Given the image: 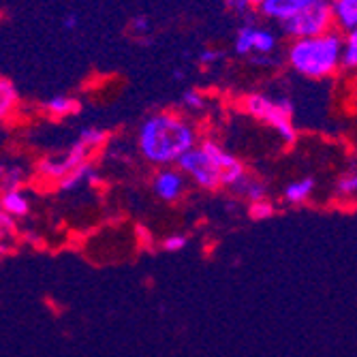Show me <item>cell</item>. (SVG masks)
<instances>
[{
	"label": "cell",
	"mask_w": 357,
	"mask_h": 357,
	"mask_svg": "<svg viewBox=\"0 0 357 357\" xmlns=\"http://www.w3.org/2000/svg\"><path fill=\"white\" fill-rule=\"evenodd\" d=\"M199 133L186 116L178 112H154L137 128V150L156 167L178 165V160L197 146Z\"/></svg>",
	"instance_id": "1"
},
{
	"label": "cell",
	"mask_w": 357,
	"mask_h": 357,
	"mask_svg": "<svg viewBox=\"0 0 357 357\" xmlns=\"http://www.w3.org/2000/svg\"><path fill=\"white\" fill-rule=\"evenodd\" d=\"M344 37L338 30L319 37L294 39L287 47V62L298 75L308 79H326L342 67Z\"/></svg>",
	"instance_id": "2"
},
{
	"label": "cell",
	"mask_w": 357,
	"mask_h": 357,
	"mask_svg": "<svg viewBox=\"0 0 357 357\" xmlns=\"http://www.w3.org/2000/svg\"><path fill=\"white\" fill-rule=\"evenodd\" d=\"M244 112L255 120L274 128L276 135L291 146L298 139V131L294 124V105L287 96H274L266 92H252L242 101Z\"/></svg>",
	"instance_id": "3"
},
{
	"label": "cell",
	"mask_w": 357,
	"mask_h": 357,
	"mask_svg": "<svg viewBox=\"0 0 357 357\" xmlns=\"http://www.w3.org/2000/svg\"><path fill=\"white\" fill-rule=\"evenodd\" d=\"M107 139V133L101 131V128L96 126H86L82 128L79 137L67 148V152H64L60 158H45L41 160V163L37 165V172L39 176L47 178V180H56L60 182L64 176H69L73 169H77L79 165L88 163V156L99 150Z\"/></svg>",
	"instance_id": "4"
},
{
	"label": "cell",
	"mask_w": 357,
	"mask_h": 357,
	"mask_svg": "<svg viewBox=\"0 0 357 357\" xmlns=\"http://www.w3.org/2000/svg\"><path fill=\"white\" fill-rule=\"evenodd\" d=\"M282 35H287L291 41L294 39H308L332 32L336 28L334 11L330 0H319V3L289 15L287 20L278 22Z\"/></svg>",
	"instance_id": "5"
},
{
	"label": "cell",
	"mask_w": 357,
	"mask_h": 357,
	"mask_svg": "<svg viewBox=\"0 0 357 357\" xmlns=\"http://www.w3.org/2000/svg\"><path fill=\"white\" fill-rule=\"evenodd\" d=\"M178 167L197 184L206 190H216L222 186V174L216 167L214 160L208 156V152L202 146H195L192 150H188L180 160Z\"/></svg>",
	"instance_id": "6"
},
{
	"label": "cell",
	"mask_w": 357,
	"mask_h": 357,
	"mask_svg": "<svg viewBox=\"0 0 357 357\" xmlns=\"http://www.w3.org/2000/svg\"><path fill=\"white\" fill-rule=\"evenodd\" d=\"M278 50V37L274 30L259 26V24H244L238 28L234 39V52L242 58L264 56V54H276Z\"/></svg>",
	"instance_id": "7"
},
{
	"label": "cell",
	"mask_w": 357,
	"mask_h": 357,
	"mask_svg": "<svg viewBox=\"0 0 357 357\" xmlns=\"http://www.w3.org/2000/svg\"><path fill=\"white\" fill-rule=\"evenodd\" d=\"M199 146L208 152V156L214 160L216 167L220 169V174H222V186L231 188L236 182H240L246 176V169L242 165V160L236 154H231L229 150H225L218 142L204 139Z\"/></svg>",
	"instance_id": "8"
},
{
	"label": "cell",
	"mask_w": 357,
	"mask_h": 357,
	"mask_svg": "<svg viewBox=\"0 0 357 357\" xmlns=\"http://www.w3.org/2000/svg\"><path fill=\"white\" fill-rule=\"evenodd\" d=\"M186 174L176 165L160 167L154 178H152V190L158 199H163L167 204H174L182 197V192L186 190Z\"/></svg>",
	"instance_id": "9"
},
{
	"label": "cell",
	"mask_w": 357,
	"mask_h": 357,
	"mask_svg": "<svg viewBox=\"0 0 357 357\" xmlns=\"http://www.w3.org/2000/svg\"><path fill=\"white\" fill-rule=\"evenodd\" d=\"M314 3H319V0H266L261 9H259V13H261L266 20L282 22L289 15H294Z\"/></svg>",
	"instance_id": "10"
},
{
	"label": "cell",
	"mask_w": 357,
	"mask_h": 357,
	"mask_svg": "<svg viewBox=\"0 0 357 357\" xmlns=\"http://www.w3.org/2000/svg\"><path fill=\"white\" fill-rule=\"evenodd\" d=\"M336 28L342 30L344 35L357 28V0H330Z\"/></svg>",
	"instance_id": "11"
},
{
	"label": "cell",
	"mask_w": 357,
	"mask_h": 357,
	"mask_svg": "<svg viewBox=\"0 0 357 357\" xmlns=\"http://www.w3.org/2000/svg\"><path fill=\"white\" fill-rule=\"evenodd\" d=\"M43 109L56 118V120H62V118H69V116H75L79 109H82V103L73 96H67V94H58V96H52L43 103Z\"/></svg>",
	"instance_id": "12"
},
{
	"label": "cell",
	"mask_w": 357,
	"mask_h": 357,
	"mask_svg": "<svg viewBox=\"0 0 357 357\" xmlns=\"http://www.w3.org/2000/svg\"><path fill=\"white\" fill-rule=\"evenodd\" d=\"M99 182V176H96V172H94V167L90 165V163H84V165H79L77 169H73L69 176H64L60 182H58V188L60 190H77V188H82V186H86V184H96Z\"/></svg>",
	"instance_id": "13"
},
{
	"label": "cell",
	"mask_w": 357,
	"mask_h": 357,
	"mask_svg": "<svg viewBox=\"0 0 357 357\" xmlns=\"http://www.w3.org/2000/svg\"><path fill=\"white\" fill-rule=\"evenodd\" d=\"M3 212L11 214L13 218H22L30 212V199L28 195L20 188L5 190L3 192Z\"/></svg>",
	"instance_id": "14"
},
{
	"label": "cell",
	"mask_w": 357,
	"mask_h": 357,
	"mask_svg": "<svg viewBox=\"0 0 357 357\" xmlns=\"http://www.w3.org/2000/svg\"><path fill=\"white\" fill-rule=\"evenodd\" d=\"M231 190H236L238 195H242V197H246L248 202H261V199H266V192H268V188H266V184L261 180L250 178L248 174L240 182H236L231 186Z\"/></svg>",
	"instance_id": "15"
},
{
	"label": "cell",
	"mask_w": 357,
	"mask_h": 357,
	"mask_svg": "<svg viewBox=\"0 0 357 357\" xmlns=\"http://www.w3.org/2000/svg\"><path fill=\"white\" fill-rule=\"evenodd\" d=\"M17 101H20V96H17L15 84L9 77H3L0 79V118L7 120L11 112L17 107Z\"/></svg>",
	"instance_id": "16"
},
{
	"label": "cell",
	"mask_w": 357,
	"mask_h": 357,
	"mask_svg": "<svg viewBox=\"0 0 357 357\" xmlns=\"http://www.w3.org/2000/svg\"><path fill=\"white\" fill-rule=\"evenodd\" d=\"M314 190V180L312 178H302L284 186V199L289 204H302L306 202Z\"/></svg>",
	"instance_id": "17"
},
{
	"label": "cell",
	"mask_w": 357,
	"mask_h": 357,
	"mask_svg": "<svg viewBox=\"0 0 357 357\" xmlns=\"http://www.w3.org/2000/svg\"><path fill=\"white\" fill-rule=\"evenodd\" d=\"M342 67L344 69H357V28L344 35Z\"/></svg>",
	"instance_id": "18"
},
{
	"label": "cell",
	"mask_w": 357,
	"mask_h": 357,
	"mask_svg": "<svg viewBox=\"0 0 357 357\" xmlns=\"http://www.w3.org/2000/svg\"><path fill=\"white\" fill-rule=\"evenodd\" d=\"M180 101H182V107L186 112H202L206 107V96L199 90H195V88L184 90L182 96H180Z\"/></svg>",
	"instance_id": "19"
},
{
	"label": "cell",
	"mask_w": 357,
	"mask_h": 357,
	"mask_svg": "<svg viewBox=\"0 0 357 357\" xmlns=\"http://www.w3.org/2000/svg\"><path fill=\"white\" fill-rule=\"evenodd\" d=\"M22 182H24V169L20 165L5 167V172H3V188L5 190L22 188Z\"/></svg>",
	"instance_id": "20"
},
{
	"label": "cell",
	"mask_w": 357,
	"mask_h": 357,
	"mask_svg": "<svg viewBox=\"0 0 357 357\" xmlns=\"http://www.w3.org/2000/svg\"><path fill=\"white\" fill-rule=\"evenodd\" d=\"M274 214V206L266 199L261 202H250V208H248V216L252 220H266Z\"/></svg>",
	"instance_id": "21"
},
{
	"label": "cell",
	"mask_w": 357,
	"mask_h": 357,
	"mask_svg": "<svg viewBox=\"0 0 357 357\" xmlns=\"http://www.w3.org/2000/svg\"><path fill=\"white\" fill-rule=\"evenodd\" d=\"M131 32H133V37H148L150 32H152V22L150 17L146 15H137L131 20Z\"/></svg>",
	"instance_id": "22"
},
{
	"label": "cell",
	"mask_w": 357,
	"mask_h": 357,
	"mask_svg": "<svg viewBox=\"0 0 357 357\" xmlns=\"http://www.w3.org/2000/svg\"><path fill=\"white\" fill-rule=\"evenodd\" d=\"M186 246H188V238L182 236V234H176V236H169V238L163 240V248H165L167 252H180V250H184Z\"/></svg>",
	"instance_id": "23"
},
{
	"label": "cell",
	"mask_w": 357,
	"mask_h": 357,
	"mask_svg": "<svg viewBox=\"0 0 357 357\" xmlns=\"http://www.w3.org/2000/svg\"><path fill=\"white\" fill-rule=\"evenodd\" d=\"M338 192L340 195H357V172L355 174H349L344 176L340 182H338Z\"/></svg>",
	"instance_id": "24"
},
{
	"label": "cell",
	"mask_w": 357,
	"mask_h": 357,
	"mask_svg": "<svg viewBox=\"0 0 357 357\" xmlns=\"http://www.w3.org/2000/svg\"><path fill=\"white\" fill-rule=\"evenodd\" d=\"M225 5H227V9L234 11L236 15H248L250 11H255L250 7L248 0H225Z\"/></svg>",
	"instance_id": "25"
},
{
	"label": "cell",
	"mask_w": 357,
	"mask_h": 357,
	"mask_svg": "<svg viewBox=\"0 0 357 357\" xmlns=\"http://www.w3.org/2000/svg\"><path fill=\"white\" fill-rule=\"evenodd\" d=\"M222 58H225V54L220 50H204V52H199V64H204V67H212V64H216Z\"/></svg>",
	"instance_id": "26"
},
{
	"label": "cell",
	"mask_w": 357,
	"mask_h": 357,
	"mask_svg": "<svg viewBox=\"0 0 357 357\" xmlns=\"http://www.w3.org/2000/svg\"><path fill=\"white\" fill-rule=\"evenodd\" d=\"M77 24H79V22H77V15H73V13L62 20V26L67 28V30H75V28H77Z\"/></svg>",
	"instance_id": "27"
},
{
	"label": "cell",
	"mask_w": 357,
	"mask_h": 357,
	"mask_svg": "<svg viewBox=\"0 0 357 357\" xmlns=\"http://www.w3.org/2000/svg\"><path fill=\"white\" fill-rule=\"evenodd\" d=\"M137 236H139V238H142L144 242H148V240H152V236H150V234H148V231L144 229V227H142V225L137 227Z\"/></svg>",
	"instance_id": "28"
},
{
	"label": "cell",
	"mask_w": 357,
	"mask_h": 357,
	"mask_svg": "<svg viewBox=\"0 0 357 357\" xmlns=\"http://www.w3.org/2000/svg\"><path fill=\"white\" fill-rule=\"evenodd\" d=\"M248 3H250V7H252V9H257V11H259V9H261V5L266 3V0H248Z\"/></svg>",
	"instance_id": "29"
}]
</instances>
